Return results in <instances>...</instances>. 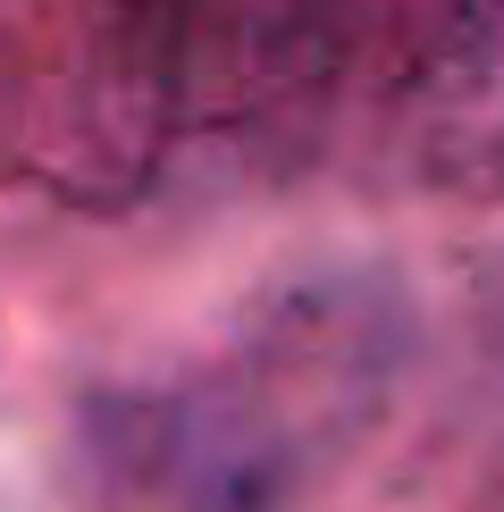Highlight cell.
<instances>
[{
    "label": "cell",
    "mask_w": 504,
    "mask_h": 512,
    "mask_svg": "<svg viewBox=\"0 0 504 512\" xmlns=\"http://www.w3.org/2000/svg\"><path fill=\"white\" fill-rule=\"evenodd\" d=\"M395 370V311L370 286L278 303L202 378L152 403H110L101 437L118 462L168 487L177 512H286L320 462L370 420Z\"/></svg>",
    "instance_id": "cell-1"
}]
</instances>
